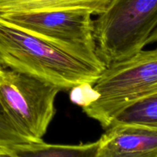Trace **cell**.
<instances>
[{
    "label": "cell",
    "instance_id": "6da1fadb",
    "mask_svg": "<svg viewBox=\"0 0 157 157\" xmlns=\"http://www.w3.org/2000/svg\"><path fill=\"white\" fill-rule=\"evenodd\" d=\"M0 68L71 90L93 85L100 69L0 16Z\"/></svg>",
    "mask_w": 157,
    "mask_h": 157
},
{
    "label": "cell",
    "instance_id": "7a4b0ae2",
    "mask_svg": "<svg viewBox=\"0 0 157 157\" xmlns=\"http://www.w3.org/2000/svg\"><path fill=\"white\" fill-rule=\"evenodd\" d=\"M94 39L105 67L144 50L157 40V0H111L94 20Z\"/></svg>",
    "mask_w": 157,
    "mask_h": 157
},
{
    "label": "cell",
    "instance_id": "3957f363",
    "mask_svg": "<svg viewBox=\"0 0 157 157\" xmlns=\"http://www.w3.org/2000/svg\"><path fill=\"white\" fill-rule=\"evenodd\" d=\"M97 98L83 107L84 113L106 130L126 107L157 94V51L142 50L108 64L94 82Z\"/></svg>",
    "mask_w": 157,
    "mask_h": 157
},
{
    "label": "cell",
    "instance_id": "277c9868",
    "mask_svg": "<svg viewBox=\"0 0 157 157\" xmlns=\"http://www.w3.org/2000/svg\"><path fill=\"white\" fill-rule=\"evenodd\" d=\"M92 13L84 9H60L0 15L6 21L104 70L96 54Z\"/></svg>",
    "mask_w": 157,
    "mask_h": 157
},
{
    "label": "cell",
    "instance_id": "5b68a950",
    "mask_svg": "<svg viewBox=\"0 0 157 157\" xmlns=\"http://www.w3.org/2000/svg\"><path fill=\"white\" fill-rule=\"evenodd\" d=\"M58 86L7 68H0V95L20 130L39 143L55 115Z\"/></svg>",
    "mask_w": 157,
    "mask_h": 157
},
{
    "label": "cell",
    "instance_id": "8992f818",
    "mask_svg": "<svg viewBox=\"0 0 157 157\" xmlns=\"http://www.w3.org/2000/svg\"><path fill=\"white\" fill-rule=\"evenodd\" d=\"M98 141L100 157H157V129L111 125Z\"/></svg>",
    "mask_w": 157,
    "mask_h": 157
},
{
    "label": "cell",
    "instance_id": "52a82bcc",
    "mask_svg": "<svg viewBox=\"0 0 157 157\" xmlns=\"http://www.w3.org/2000/svg\"><path fill=\"white\" fill-rule=\"evenodd\" d=\"M111 0H0V15L60 9H84L98 15Z\"/></svg>",
    "mask_w": 157,
    "mask_h": 157
},
{
    "label": "cell",
    "instance_id": "ba28073f",
    "mask_svg": "<svg viewBox=\"0 0 157 157\" xmlns=\"http://www.w3.org/2000/svg\"><path fill=\"white\" fill-rule=\"evenodd\" d=\"M17 157H100L99 141L78 145L49 144L44 141L9 150Z\"/></svg>",
    "mask_w": 157,
    "mask_h": 157
},
{
    "label": "cell",
    "instance_id": "9c48e42d",
    "mask_svg": "<svg viewBox=\"0 0 157 157\" xmlns=\"http://www.w3.org/2000/svg\"><path fill=\"white\" fill-rule=\"evenodd\" d=\"M111 125H133L157 129V94L138 100L126 107L114 118Z\"/></svg>",
    "mask_w": 157,
    "mask_h": 157
},
{
    "label": "cell",
    "instance_id": "30bf717a",
    "mask_svg": "<svg viewBox=\"0 0 157 157\" xmlns=\"http://www.w3.org/2000/svg\"><path fill=\"white\" fill-rule=\"evenodd\" d=\"M32 143L35 142L18 127L0 95V148L10 150L17 146Z\"/></svg>",
    "mask_w": 157,
    "mask_h": 157
},
{
    "label": "cell",
    "instance_id": "8fae6325",
    "mask_svg": "<svg viewBox=\"0 0 157 157\" xmlns=\"http://www.w3.org/2000/svg\"><path fill=\"white\" fill-rule=\"evenodd\" d=\"M0 157H17L9 150L0 148Z\"/></svg>",
    "mask_w": 157,
    "mask_h": 157
}]
</instances>
